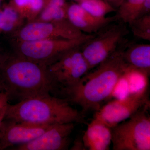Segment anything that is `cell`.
Wrapping results in <instances>:
<instances>
[{
    "label": "cell",
    "mask_w": 150,
    "mask_h": 150,
    "mask_svg": "<svg viewBox=\"0 0 150 150\" xmlns=\"http://www.w3.org/2000/svg\"><path fill=\"white\" fill-rule=\"evenodd\" d=\"M123 49L118 48L93 71L85 75L70 92L67 101L81 106L83 113L99 110L121 79L132 71L123 60Z\"/></svg>",
    "instance_id": "1"
},
{
    "label": "cell",
    "mask_w": 150,
    "mask_h": 150,
    "mask_svg": "<svg viewBox=\"0 0 150 150\" xmlns=\"http://www.w3.org/2000/svg\"><path fill=\"white\" fill-rule=\"evenodd\" d=\"M0 79L9 98L20 100L56 91L47 67L16 54L0 61Z\"/></svg>",
    "instance_id": "2"
},
{
    "label": "cell",
    "mask_w": 150,
    "mask_h": 150,
    "mask_svg": "<svg viewBox=\"0 0 150 150\" xmlns=\"http://www.w3.org/2000/svg\"><path fill=\"white\" fill-rule=\"evenodd\" d=\"M83 115L66 99L46 94L10 104L4 119L33 125H51L83 123Z\"/></svg>",
    "instance_id": "3"
},
{
    "label": "cell",
    "mask_w": 150,
    "mask_h": 150,
    "mask_svg": "<svg viewBox=\"0 0 150 150\" xmlns=\"http://www.w3.org/2000/svg\"><path fill=\"white\" fill-rule=\"evenodd\" d=\"M143 108L129 120L111 128L113 150H150V117Z\"/></svg>",
    "instance_id": "4"
},
{
    "label": "cell",
    "mask_w": 150,
    "mask_h": 150,
    "mask_svg": "<svg viewBox=\"0 0 150 150\" xmlns=\"http://www.w3.org/2000/svg\"><path fill=\"white\" fill-rule=\"evenodd\" d=\"M94 34H84L76 39L64 38L18 41L16 54L48 67L64 54L80 47L93 37Z\"/></svg>",
    "instance_id": "5"
},
{
    "label": "cell",
    "mask_w": 150,
    "mask_h": 150,
    "mask_svg": "<svg viewBox=\"0 0 150 150\" xmlns=\"http://www.w3.org/2000/svg\"><path fill=\"white\" fill-rule=\"evenodd\" d=\"M81 47L67 52L47 67L56 85V92L62 95L66 100L70 92L90 70L81 52Z\"/></svg>",
    "instance_id": "6"
},
{
    "label": "cell",
    "mask_w": 150,
    "mask_h": 150,
    "mask_svg": "<svg viewBox=\"0 0 150 150\" xmlns=\"http://www.w3.org/2000/svg\"><path fill=\"white\" fill-rule=\"evenodd\" d=\"M97 33L81 47L90 70L97 67L118 50L127 34V30L122 23L110 24Z\"/></svg>",
    "instance_id": "7"
},
{
    "label": "cell",
    "mask_w": 150,
    "mask_h": 150,
    "mask_svg": "<svg viewBox=\"0 0 150 150\" xmlns=\"http://www.w3.org/2000/svg\"><path fill=\"white\" fill-rule=\"evenodd\" d=\"M148 88L143 87L122 99L108 103L96 111L93 119L112 128L129 118L139 110L150 107Z\"/></svg>",
    "instance_id": "8"
},
{
    "label": "cell",
    "mask_w": 150,
    "mask_h": 150,
    "mask_svg": "<svg viewBox=\"0 0 150 150\" xmlns=\"http://www.w3.org/2000/svg\"><path fill=\"white\" fill-rule=\"evenodd\" d=\"M84 34L75 27L68 18H65L30 22L16 31L14 36L18 41H28L53 38L76 39Z\"/></svg>",
    "instance_id": "9"
},
{
    "label": "cell",
    "mask_w": 150,
    "mask_h": 150,
    "mask_svg": "<svg viewBox=\"0 0 150 150\" xmlns=\"http://www.w3.org/2000/svg\"><path fill=\"white\" fill-rule=\"evenodd\" d=\"M53 125H33L4 119L0 124V150L31 142Z\"/></svg>",
    "instance_id": "10"
},
{
    "label": "cell",
    "mask_w": 150,
    "mask_h": 150,
    "mask_svg": "<svg viewBox=\"0 0 150 150\" xmlns=\"http://www.w3.org/2000/svg\"><path fill=\"white\" fill-rule=\"evenodd\" d=\"M74 123L54 124L35 139L12 148L16 150H67L70 144V136Z\"/></svg>",
    "instance_id": "11"
},
{
    "label": "cell",
    "mask_w": 150,
    "mask_h": 150,
    "mask_svg": "<svg viewBox=\"0 0 150 150\" xmlns=\"http://www.w3.org/2000/svg\"><path fill=\"white\" fill-rule=\"evenodd\" d=\"M67 14V18L75 27L88 34L97 33L117 20L116 16L104 18L93 16L75 2L68 3Z\"/></svg>",
    "instance_id": "12"
},
{
    "label": "cell",
    "mask_w": 150,
    "mask_h": 150,
    "mask_svg": "<svg viewBox=\"0 0 150 150\" xmlns=\"http://www.w3.org/2000/svg\"><path fill=\"white\" fill-rule=\"evenodd\" d=\"M111 139V128L93 119L88 125L82 140L86 150H108Z\"/></svg>",
    "instance_id": "13"
},
{
    "label": "cell",
    "mask_w": 150,
    "mask_h": 150,
    "mask_svg": "<svg viewBox=\"0 0 150 150\" xmlns=\"http://www.w3.org/2000/svg\"><path fill=\"white\" fill-rule=\"evenodd\" d=\"M124 62L131 70L148 77L150 73V45L135 44L124 48Z\"/></svg>",
    "instance_id": "14"
},
{
    "label": "cell",
    "mask_w": 150,
    "mask_h": 150,
    "mask_svg": "<svg viewBox=\"0 0 150 150\" xmlns=\"http://www.w3.org/2000/svg\"><path fill=\"white\" fill-rule=\"evenodd\" d=\"M45 0H11L8 5L14 9L23 18L34 21L44 7Z\"/></svg>",
    "instance_id": "15"
},
{
    "label": "cell",
    "mask_w": 150,
    "mask_h": 150,
    "mask_svg": "<svg viewBox=\"0 0 150 150\" xmlns=\"http://www.w3.org/2000/svg\"><path fill=\"white\" fill-rule=\"evenodd\" d=\"M67 4L66 0H45L43 10L34 21H50L67 18Z\"/></svg>",
    "instance_id": "16"
},
{
    "label": "cell",
    "mask_w": 150,
    "mask_h": 150,
    "mask_svg": "<svg viewBox=\"0 0 150 150\" xmlns=\"http://www.w3.org/2000/svg\"><path fill=\"white\" fill-rule=\"evenodd\" d=\"M145 0H122L116 16L123 23H129L137 18Z\"/></svg>",
    "instance_id": "17"
},
{
    "label": "cell",
    "mask_w": 150,
    "mask_h": 150,
    "mask_svg": "<svg viewBox=\"0 0 150 150\" xmlns=\"http://www.w3.org/2000/svg\"><path fill=\"white\" fill-rule=\"evenodd\" d=\"M89 13L98 18H104L116 10L104 0H82L77 3Z\"/></svg>",
    "instance_id": "18"
},
{
    "label": "cell",
    "mask_w": 150,
    "mask_h": 150,
    "mask_svg": "<svg viewBox=\"0 0 150 150\" xmlns=\"http://www.w3.org/2000/svg\"><path fill=\"white\" fill-rule=\"evenodd\" d=\"M23 18L14 9L8 5L0 11V30L11 32L18 26Z\"/></svg>",
    "instance_id": "19"
},
{
    "label": "cell",
    "mask_w": 150,
    "mask_h": 150,
    "mask_svg": "<svg viewBox=\"0 0 150 150\" xmlns=\"http://www.w3.org/2000/svg\"><path fill=\"white\" fill-rule=\"evenodd\" d=\"M129 24L134 36L150 41V13L135 19Z\"/></svg>",
    "instance_id": "20"
},
{
    "label": "cell",
    "mask_w": 150,
    "mask_h": 150,
    "mask_svg": "<svg viewBox=\"0 0 150 150\" xmlns=\"http://www.w3.org/2000/svg\"><path fill=\"white\" fill-rule=\"evenodd\" d=\"M8 94L5 91L0 92V124L5 118L10 104Z\"/></svg>",
    "instance_id": "21"
},
{
    "label": "cell",
    "mask_w": 150,
    "mask_h": 150,
    "mask_svg": "<svg viewBox=\"0 0 150 150\" xmlns=\"http://www.w3.org/2000/svg\"><path fill=\"white\" fill-rule=\"evenodd\" d=\"M150 13V0H145L142 8L140 9L136 18H139Z\"/></svg>",
    "instance_id": "22"
},
{
    "label": "cell",
    "mask_w": 150,
    "mask_h": 150,
    "mask_svg": "<svg viewBox=\"0 0 150 150\" xmlns=\"http://www.w3.org/2000/svg\"><path fill=\"white\" fill-rule=\"evenodd\" d=\"M117 10L122 0H104Z\"/></svg>",
    "instance_id": "23"
},
{
    "label": "cell",
    "mask_w": 150,
    "mask_h": 150,
    "mask_svg": "<svg viewBox=\"0 0 150 150\" xmlns=\"http://www.w3.org/2000/svg\"><path fill=\"white\" fill-rule=\"evenodd\" d=\"M4 91V86H3V84L2 83L1 79H0V92Z\"/></svg>",
    "instance_id": "24"
},
{
    "label": "cell",
    "mask_w": 150,
    "mask_h": 150,
    "mask_svg": "<svg viewBox=\"0 0 150 150\" xmlns=\"http://www.w3.org/2000/svg\"><path fill=\"white\" fill-rule=\"evenodd\" d=\"M72 1H74V2H75L78 3L82 1V0H72Z\"/></svg>",
    "instance_id": "25"
},
{
    "label": "cell",
    "mask_w": 150,
    "mask_h": 150,
    "mask_svg": "<svg viewBox=\"0 0 150 150\" xmlns=\"http://www.w3.org/2000/svg\"><path fill=\"white\" fill-rule=\"evenodd\" d=\"M3 56H1V55H0V61H1L2 59Z\"/></svg>",
    "instance_id": "26"
},
{
    "label": "cell",
    "mask_w": 150,
    "mask_h": 150,
    "mask_svg": "<svg viewBox=\"0 0 150 150\" xmlns=\"http://www.w3.org/2000/svg\"><path fill=\"white\" fill-rule=\"evenodd\" d=\"M0 4H1V0H0Z\"/></svg>",
    "instance_id": "27"
}]
</instances>
